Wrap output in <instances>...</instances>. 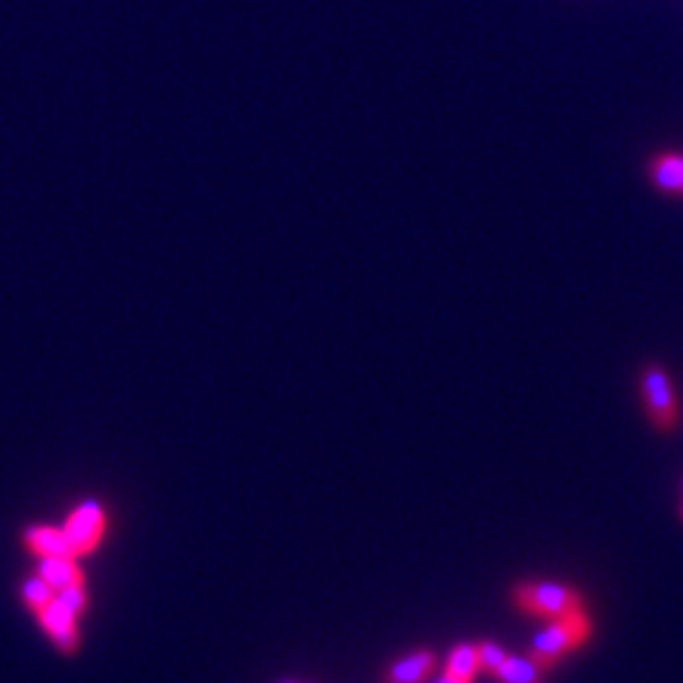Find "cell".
<instances>
[{
  "instance_id": "obj_1",
  "label": "cell",
  "mask_w": 683,
  "mask_h": 683,
  "mask_svg": "<svg viewBox=\"0 0 683 683\" xmlns=\"http://www.w3.org/2000/svg\"><path fill=\"white\" fill-rule=\"evenodd\" d=\"M590 635H592V621L587 618V610L572 612V615L556 618L545 632H538L527 655H530L541 670H550V666H556L561 658L570 655L572 650H578V646L584 644Z\"/></svg>"
},
{
  "instance_id": "obj_2",
  "label": "cell",
  "mask_w": 683,
  "mask_h": 683,
  "mask_svg": "<svg viewBox=\"0 0 683 683\" xmlns=\"http://www.w3.org/2000/svg\"><path fill=\"white\" fill-rule=\"evenodd\" d=\"M513 604L521 612L556 621V618L584 610V598L578 596L576 587L552 584V581H521L513 587Z\"/></svg>"
},
{
  "instance_id": "obj_3",
  "label": "cell",
  "mask_w": 683,
  "mask_h": 683,
  "mask_svg": "<svg viewBox=\"0 0 683 683\" xmlns=\"http://www.w3.org/2000/svg\"><path fill=\"white\" fill-rule=\"evenodd\" d=\"M641 396H644L646 416L655 425V431L672 433L681 422V405H677L672 379L658 362H650L641 373Z\"/></svg>"
},
{
  "instance_id": "obj_4",
  "label": "cell",
  "mask_w": 683,
  "mask_h": 683,
  "mask_svg": "<svg viewBox=\"0 0 683 683\" xmlns=\"http://www.w3.org/2000/svg\"><path fill=\"white\" fill-rule=\"evenodd\" d=\"M63 532H66L69 550H72L74 558L89 556V552L97 550V545L106 536V510L100 507V501L89 498L66 518Z\"/></svg>"
},
{
  "instance_id": "obj_5",
  "label": "cell",
  "mask_w": 683,
  "mask_h": 683,
  "mask_svg": "<svg viewBox=\"0 0 683 683\" xmlns=\"http://www.w3.org/2000/svg\"><path fill=\"white\" fill-rule=\"evenodd\" d=\"M38 621H40V627L49 632V638H52L54 646H58L63 655H74V652H77V646H80L77 615L60 604L58 596H54L52 601H49V604L38 612Z\"/></svg>"
},
{
  "instance_id": "obj_6",
  "label": "cell",
  "mask_w": 683,
  "mask_h": 683,
  "mask_svg": "<svg viewBox=\"0 0 683 683\" xmlns=\"http://www.w3.org/2000/svg\"><path fill=\"white\" fill-rule=\"evenodd\" d=\"M433 670H436V652L418 650L387 666L382 672V683H425Z\"/></svg>"
},
{
  "instance_id": "obj_7",
  "label": "cell",
  "mask_w": 683,
  "mask_h": 683,
  "mask_svg": "<svg viewBox=\"0 0 683 683\" xmlns=\"http://www.w3.org/2000/svg\"><path fill=\"white\" fill-rule=\"evenodd\" d=\"M23 541L38 558H74L69 550L66 532L58 527H29L23 532Z\"/></svg>"
},
{
  "instance_id": "obj_8",
  "label": "cell",
  "mask_w": 683,
  "mask_h": 683,
  "mask_svg": "<svg viewBox=\"0 0 683 683\" xmlns=\"http://www.w3.org/2000/svg\"><path fill=\"white\" fill-rule=\"evenodd\" d=\"M40 578L54 592L66 590V587L86 584L83 570L77 567V558H40Z\"/></svg>"
},
{
  "instance_id": "obj_9",
  "label": "cell",
  "mask_w": 683,
  "mask_h": 683,
  "mask_svg": "<svg viewBox=\"0 0 683 683\" xmlns=\"http://www.w3.org/2000/svg\"><path fill=\"white\" fill-rule=\"evenodd\" d=\"M650 177L661 192L683 194V157L681 154H658L650 163Z\"/></svg>"
},
{
  "instance_id": "obj_10",
  "label": "cell",
  "mask_w": 683,
  "mask_h": 683,
  "mask_svg": "<svg viewBox=\"0 0 683 683\" xmlns=\"http://www.w3.org/2000/svg\"><path fill=\"white\" fill-rule=\"evenodd\" d=\"M545 672L530 655H507L493 677L498 683H545Z\"/></svg>"
},
{
  "instance_id": "obj_11",
  "label": "cell",
  "mask_w": 683,
  "mask_h": 683,
  "mask_svg": "<svg viewBox=\"0 0 683 683\" xmlns=\"http://www.w3.org/2000/svg\"><path fill=\"white\" fill-rule=\"evenodd\" d=\"M478 670H482V664H478V644L453 646L451 655H447V666H445L447 677H456V681H462V683H473V677H476Z\"/></svg>"
},
{
  "instance_id": "obj_12",
  "label": "cell",
  "mask_w": 683,
  "mask_h": 683,
  "mask_svg": "<svg viewBox=\"0 0 683 683\" xmlns=\"http://www.w3.org/2000/svg\"><path fill=\"white\" fill-rule=\"evenodd\" d=\"M20 592H23V601H27L29 610H32V612H40L54 598V590L40 576L29 578L27 584L20 587Z\"/></svg>"
},
{
  "instance_id": "obj_13",
  "label": "cell",
  "mask_w": 683,
  "mask_h": 683,
  "mask_svg": "<svg viewBox=\"0 0 683 683\" xmlns=\"http://www.w3.org/2000/svg\"><path fill=\"white\" fill-rule=\"evenodd\" d=\"M54 596H58L60 604L66 607L69 612H74V615H83V612L89 610V592H86V584L66 587V590L54 592Z\"/></svg>"
},
{
  "instance_id": "obj_14",
  "label": "cell",
  "mask_w": 683,
  "mask_h": 683,
  "mask_svg": "<svg viewBox=\"0 0 683 683\" xmlns=\"http://www.w3.org/2000/svg\"><path fill=\"white\" fill-rule=\"evenodd\" d=\"M505 658L507 652L501 650L496 641H482V644H478V664H482V670L490 672V675L505 664Z\"/></svg>"
},
{
  "instance_id": "obj_15",
  "label": "cell",
  "mask_w": 683,
  "mask_h": 683,
  "mask_svg": "<svg viewBox=\"0 0 683 683\" xmlns=\"http://www.w3.org/2000/svg\"><path fill=\"white\" fill-rule=\"evenodd\" d=\"M438 683H462V681H456V677H447V675H442V681Z\"/></svg>"
},
{
  "instance_id": "obj_16",
  "label": "cell",
  "mask_w": 683,
  "mask_h": 683,
  "mask_svg": "<svg viewBox=\"0 0 683 683\" xmlns=\"http://www.w3.org/2000/svg\"><path fill=\"white\" fill-rule=\"evenodd\" d=\"M681 516H683V507H681Z\"/></svg>"
},
{
  "instance_id": "obj_17",
  "label": "cell",
  "mask_w": 683,
  "mask_h": 683,
  "mask_svg": "<svg viewBox=\"0 0 683 683\" xmlns=\"http://www.w3.org/2000/svg\"><path fill=\"white\" fill-rule=\"evenodd\" d=\"M288 683H291V681H288Z\"/></svg>"
}]
</instances>
